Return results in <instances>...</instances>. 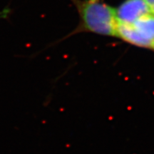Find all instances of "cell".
Segmentation results:
<instances>
[{
	"mask_svg": "<svg viewBox=\"0 0 154 154\" xmlns=\"http://www.w3.org/2000/svg\"><path fill=\"white\" fill-rule=\"evenodd\" d=\"M76 7L79 22L72 35L91 33L116 37L115 8L103 0H71Z\"/></svg>",
	"mask_w": 154,
	"mask_h": 154,
	"instance_id": "1",
	"label": "cell"
},
{
	"mask_svg": "<svg viewBox=\"0 0 154 154\" xmlns=\"http://www.w3.org/2000/svg\"><path fill=\"white\" fill-rule=\"evenodd\" d=\"M116 38L135 47L151 49L154 43V15L149 12L129 23H116Z\"/></svg>",
	"mask_w": 154,
	"mask_h": 154,
	"instance_id": "2",
	"label": "cell"
},
{
	"mask_svg": "<svg viewBox=\"0 0 154 154\" xmlns=\"http://www.w3.org/2000/svg\"><path fill=\"white\" fill-rule=\"evenodd\" d=\"M149 12L143 0H124L115 8L116 22L129 23Z\"/></svg>",
	"mask_w": 154,
	"mask_h": 154,
	"instance_id": "3",
	"label": "cell"
},
{
	"mask_svg": "<svg viewBox=\"0 0 154 154\" xmlns=\"http://www.w3.org/2000/svg\"><path fill=\"white\" fill-rule=\"evenodd\" d=\"M149 11L154 15V0H143Z\"/></svg>",
	"mask_w": 154,
	"mask_h": 154,
	"instance_id": "4",
	"label": "cell"
},
{
	"mask_svg": "<svg viewBox=\"0 0 154 154\" xmlns=\"http://www.w3.org/2000/svg\"><path fill=\"white\" fill-rule=\"evenodd\" d=\"M151 50H153V51H154V43H153V47H152V48H151Z\"/></svg>",
	"mask_w": 154,
	"mask_h": 154,
	"instance_id": "5",
	"label": "cell"
}]
</instances>
